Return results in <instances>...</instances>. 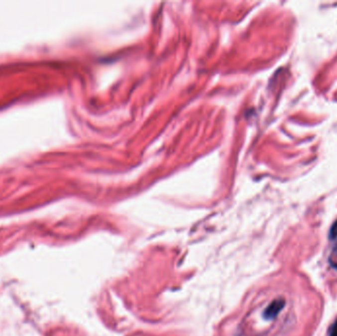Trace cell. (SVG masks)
Returning <instances> with one entry per match:
<instances>
[{
  "instance_id": "obj_1",
  "label": "cell",
  "mask_w": 337,
  "mask_h": 336,
  "mask_svg": "<svg viewBox=\"0 0 337 336\" xmlns=\"http://www.w3.org/2000/svg\"><path fill=\"white\" fill-rule=\"evenodd\" d=\"M285 307V300L282 298H278L273 300L269 306L263 312V318L267 321L274 320L280 314V312Z\"/></svg>"
},
{
  "instance_id": "obj_2",
  "label": "cell",
  "mask_w": 337,
  "mask_h": 336,
  "mask_svg": "<svg viewBox=\"0 0 337 336\" xmlns=\"http://www.w3.org/2000/svg\"><path fill=\"white\" fill-rule=\"evenodd\" d=\"M329 261H330V264L332 265V267L337 270V243L335 245V247L333 248V251H332L331 255H330Z\"/></svg>"
},
{
  "instance_id": "obj_3",
  "label": "cell",
  "mask_w": 337,
  "mask_h": 336,
  "mask_svg": "<svg viewBox=\"0 0 337 336\" xmlns=\"http://www.w3.org/2000/svg\"><path fill=\"white\" fill-rule=\"evenodd\" d=\"M330 239L331 240L337 239V220L333 224V226L330 230Z\"/></svg>"
},
{
  "instance_id": "obj_4",
  "label": "cell",
  "mask_w": 337,
  "mask_h": 336,
  "mask_svg": "<svg viewBox=\"0 0 337 336\" xmlns=\"http://www.w3.org/2000/svg\"><path fill=\"white\" fill-rule=\"evenodd\" d=\"M330 336H337V320L332 325L330 329Z\"/></svg>"
}]
</instances>
